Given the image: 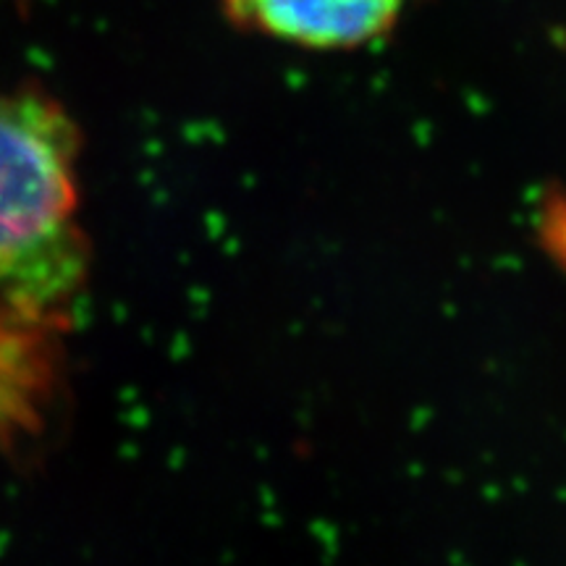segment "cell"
Returning <instances> with one entry per match:
<instances>
[{
  "instance_id": "obj_2",
  "label": "cell",
  "mask_w": 566,
  "mask_h": 566,
  "mask_svg": "<svg viewBox=\"0 0 566 566\" xmlns=\"http://www.w3.org/2000/svg\"><path fill=\"white\" fill-rule=\"evenodd\" d=\"M237 24L265 38L313 48L352 51L386 38L407 0H221Z\"/></svg>"
},
{
  "instance_id": "obj_1",
  "label": "cell",
  "mask_w": 566,
  "mask_h": 566,
  "mask_svg": "<svg viewBox=\"0 0 566 566\" xmlns=\"http://www.w3.org/2000/svg\"><path fill=\"white\" fill-rule=\"evenodd\" d=\"M76 137L66 116L0 90V315H51L84 279Z\"/></svg>"
}]
</instances>
